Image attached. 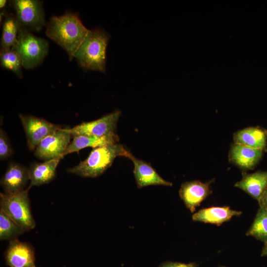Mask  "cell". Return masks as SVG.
I'll return each mask as SVG.
<instances>
[{
    "mask_svg": "<svg viewBox=\"0 0 267 267\" xmlns=\"http://www.w3.org/2000/svg\"><path fill=\"white\" fill-rule=\"evenodd\" d=\"M71 134L61 129L44 138L34 150V155L44 161L63 158V154L70 143Z\"/></svg>",
    "mask_w": 267,
    "mask_h": 267,
    "instance_id": "9c48e42d",
    "label": "cell"
},
{
    "mask_svg": "<svg viewBox=\"0 0 267 267\" xmlns=\"http://www.w3.org/2000/svg\"><path fill=\"white\" fill-rule=\"evenodd\" d=\"M127 158L134 164L133 172L138 188L157 185L172 186V183L163 179L150 164L136 158L130 152Z\"/></svg>",
    "mask_w": 267,
    "mask_h": 267,
    "instance_id": "4fadbf2b",
    "label": "cell"
},
{
    "mask_svg": "<svg viewBox=\"0 0 267 267\" xmlns=\"http://www.w3.org/2000/svg\"><path fill=\"white\" fill-rule=\"evenodd\" d=\"M30 181L29 169L15 162L10 163L0 179L4 193H15L25 189Z\"/></svg>",
    "mask_w": 267,
    "mask_h": 267,
    "instance_id": "8fae6325",
    "label": "cell"
},
{
    "mask_svg": "<svg viewBox=\"0 0 267 267\" xmlns=\"http://www.w3.org/2000/svg\"><path fill=\"white\" fill-rule=\"evenodd\" d=\"M25 231L12 219L0 210V239L12 240Z\"/></svg>",
    "mask_w": 267,
    "mask_h": 267,
    "instance_id": "7402d4cb",
    "label": "cell"
},
{
    "mask_svg": "<svg viewBox=\"0 0 267 267\" xmlns=\"http://www.w3.org/2000/svg\"><path fill=\"white\" fill-rule=\"evenodd\" d=\"M159 267H197L194 263L185 264L178 262H166L161 264Z\"/></svg>",
    "mask_w": 267,
    "mask_h": 267,
    "instance_id": "d4e9b609",
    "label": "cell"
},
{
    "mask_svg": "<svg viewBox=\"0 0 267 267\" xmlns=\"http://www.w3.org/2000/svg\"><path fill=\"white\" fill-rule=\"evenodd\" d=\"M241 214V212L232 210L228 206L212 207L199 210L192 215V218L195 222L220 225L233 216H239Z\"/></svg>",
    "mask_w": 267,
    "mask_h": 267,
    "instance_id": "e0dca14e",
    "label": "cell"
},
{
    "mask_svg": "<svg viewBox=\"0 0 267 267\" xmlns=\"http://www.w3.org/2000/svg\"></svg>",
    "mask_w": 267,
    "mask_h": 267,
    "instance_id": "f1b7e54d",
    "label": "cell"
},
{
    "mask_svg": "<svg viewBox=\"0 0 267 267\" xmlns=\"http://www.w3.org/2000/svg\"><path fill=\"white\" fill-rule=\"evenodd\" d=\"M28 186L13 194L0 193V207L3 211L25 231L34 229L36 222L30 208Z\"/></svg>",
    "mask_w": 267,
    "mask_h": 267,
    "instance_id": "5b68a950",
    "label": "cell"
},
{
    "mask_svg": "<svg viewBox=\"0 0 267 267\" xmlns=\"http://www.w3.org/2000/svg\"><path fill=\"white\" fill-rule=\"evenodd\" d=\"M109 39V34L103 30H89L74 55L79 64L86 70L105 72L106 47Z\"/></svg>",
    "mask_w": 267,
    "mask_h": 267,
    "instance_id": "7a4b0ae2",
    "label": "cell"
},
{
    "mask_svg": "<svg viewBox=\"0 0 267 267\" xmlns=\"http://www.w3.org/2000/svg\"><path fill=\"white\" fill-rule=\"evenodd\" d=\"M235 186L246 192L259 202L267 187V171L242 173V179Z\"/></svg>",
    "mask_w": 267,
    "mask_h": 267,
    "instance_id": "9a60e30c",
    "label": "cell"
},
{
    "mask_svg": "<svg viewBox=\"0 0 267 267\" xmlns=\"http://www.w3.org/2000/svg\"><path fill=\"white\" fill-rule=\"evenodd\" d=\"M246 235L267 244V210L260 207Z\"/></svg>",
    "mask_w": 267,
    "mask_h": 267,
    "instance_id": "44dd1931",
    "label": "cell"
},
{
    "mask_svg": "<svg viewBox=\"0 0 267 267\" xmlns=\"http://www.w3.org/2000/svg\"><path fill=\"white\" fill-rule=\"evenodd\" d=\"M11 48L19 55L23 67L29 69L37 67L43 61L48 53V45L44 39L21 28L16 42Z\"/></svg>",
    "mask_w": 267,
    "mask_h": 267,
    "instance_id": "277c9868",
    "label": "cell"
},
{
    "mask_svg": "<svg viewBox=\"0 0 267 267\" xmlns=\"http://www.w3.org/2000/svg\"><path fill=\"white\" fill-rule=\"evenodd\" d=\"M13 151L7 136L2 129L0 130V159L1 161L7 159L13 154Z\"/></svg>",
    "mask_w": 267,
    "mask_h": 267,
    "instance_id": "cb8c5ba5",
    "label": "cell"
},
{
    "mask_svg": "<svg viewBox=\"0 0 267 267\" xmlns=\"http://www.w3.org/2000/svg\"><path fill=\"white\" fill-rule=\"evenodd\" d=\"M119 140L118 135L103 137L87 135L76 136L73 137V140L67 147L63 154V157L68 154L78 152L80 150L88 147L94 148L117 143Z\"/></svg>",
    "mask_w": 267,
    "mask_h": 267,
    "instance_id": "ac0fdd59",
    "label": "cell"
},
{
    "mask_svg": "<svg viewBox=\"0 0 267 267\" xmlns=\"http://www.w3.org/2000/svg\"><path fill=\"white\" fill-rule=\"evenodd\" d=\"M11 5L21 28L39 32L45 26L43 2L38 0H13Z\"/></svg>",
    "mask_w": 267,
    "mask_h": 267,
    "instance_id": "8992f818",
    "label": "cell"
},
{
    "mask_svg": "<svg viewBox=\"0 0 267 267\" xmlns=\"http://www.w3.org/2000/svg\"><path fill=\"white\" fill-rule=\"evenodd\" d=\"M261 256L262 257L267 256V244L265 245L261 252Z\"/></svg>",
    "mask_w": 267,
    "mask_h": 267,
    "instance_id": "4316f807",
    "label": "cell"
},
{
    "mask_svg": "<svg viewBox=\"0 0 267 267\" xmlns=\"http://www.w3.org/2000/svg\"><path fill=\"white\" fill-rule=\"evenodd\" d=\"M7 1L5 0H0V9L3 8L6 5Z\"/></svg>",
    "mask_w": 267,
    "mask_h": 267,
    "instance_id": "83f0119b",
    "label": "cell"
},
{
    "mask_svg": "<svg viewBox=\"0 0 267 267\" xmlns=\"http://www.w3.org/2000/svg\"><path fill=\"white\" fill-rule=\"evenodd\" d=\"M211 193L210 183L199 180L184 182L179 190L180 198L192 213Z\"/></svg>",
    "mask_w": 267,
    "mask_h": 267,
    "instance_id": "7c38bea8",
    "label": "cell"
},
{
    "mask_svg": "<svg viewBox=\"0 0 267 267\" xmlns=\"http://www.w3.org/2000/svg\"><path fill=\"white\" fill-rule=\"evenodd\" d=\"M233 139L235 143L265 151L267 149V131L258 127L247 128L235 133Z\"/></svg>",
    "mask_w": 267,
    "mask_h": 267,
    "instance_id": "d6986e66",
    "label": "cell"
},
{
    "mask_svg": "<svg viewBox=\"0 0 267 267\" xmlns=\"http://www.w3.org/2000/svg\"><path fill=\"white\" fill-rule=\"evenodd\" d=\"M129 153L122 145L117 143L96 147L85 160L67 172L82 178H96L106 171L117 157H127Z\"/></svg>",
    "mask_w": 267,
    "mask_h": 267,
    "instance_id": "3957f363",
    "label": "cell"
},
{
    "mask_svg": "<svg viewBox=\"0 0 267 267\" xmlns=\"http://www.w3.org/2000/svg\"><path fill=\"white\" fill-rule=\"evenodd\" d=\"M61 158L34 163L29 168V187L40 186L50 182L55 178L56 168Z\"/></svg>",
    "mask_w": 267,
    "mask_h": 267,
    "instance_id": "2e32d148",
    "label": "cell"
},
{
    "mask_svg": "<svg viewBox=\"0 0 267 267\" xmlns=\"http://www.w3.org/2000/svg\"><path fill=\"white\" fill-rule=\"evenodd\" d=\"M1 66L14 72L18 78L22 77V64L18 53L13 49L0 50Z\"/></svg>",
    "mask_w": 267,
    "mask_h": 267,
    "instance_id": "603a6c76",
    "label": "cell"
},
{
    "mask_svg": "<svg viewBox=\"0 0 267 267\" xmlns=\"http://www.w3.org/2000/svg\"><path fill=\"white\" fill-rule=\"evenodd\" d=\"M5 259L10 267H36L33 248L30 244L17 239L9 241Z\"/></svg>",
    "mask_w": 267,
    "mask_h": 267,
    "instance_id": "30bf717a",
    "label": "cell"
},
{
    "mask_svg": "<svg viewBox=\"0 0 267 267\" xmlns=\"http://www.w3.org/2000/svg\"><path fill=\"white\" fill-rule=\"evenodd\" d=\"M21 28L15 15L6 13L2 23L0 50H7L15 44Z\"/></svg>",
    "mask_w": 267,
    "mask_h": 267,
    "instance_id": "ffe728a7",
    "label": "cell"
},
{
    "mask_svg": "<svg viewBox=\"0 0 267 267\" xmlns=\"http://www.w3.org/2000/svg\"><path fill=\"white\" fill-rule=\"evenodd\" d=\"M121 112L119 110L107 114L102 117L90 122H83L72 128L65 130L74 137L81 135L98 137L118 135L117 125Z\"/></svg>",
    "mask_w": 267,
    "mask_h": 267,
    "instance_id": "52a82bcc",
    "label": "cell"
},
{
    "mask_svg": "<svg viewBox=\"0 0 267 267\" xmlns=\"http://www.w3.org/2000/svg\"><path fill=\"white\" fill-rule=\"evenodd\" d=\"M29 149L35 150L40 142L47 136L62 129V126L31 115L19 114Z\"/></svg>",
    "mask_w": 267,
    "mask_h": 267,
    "instance_id": "ba28073f",
    "label": "cell"
},
{
    "mask_svg": "<svg viewBox=\"0 0 267 267\" xmlns=\"http://www.w3.org/2000/svg\"><path fill=\"white\" fill-rule=\"evenodd\" d=\"M259 204L260 207L267 210V187L261 198Z\"/></svg>",
    "mask_w": 267,
    "mask_h": 267,
    "instance_id": "484cf974",
    "label": "cell"
},
{
    "mask_svg": "<svg viewBox=\"0 0 267 267\" xmlns=\"http://www.w3.org/2000/svg\"><path fill=\"white\" fill-rule=\"evenodd\" d=\"M263 150L238 143H234L230 152V159L244 170L253 169L261 159Z\"/></svg>",
    "mask_w": 267,
    "mask_h": 267,
    "instance_id": "5bb4252c",
    "label": "cell"
},
{
    "mask_svg": "<svg viewBox=\"0 0 267 267\" xmlns=\"http://www.w3.org/2000/svg\"><path fill=\"white\" fill-rule=\"evenodd\" d=\"M89 31L78 14L67 11L50 18L46 25L45 34L67 52L71 60Z\"/></svg>",
    "mask_w": 267,
    "mask_h": 267,
    "instance_id": "6da1fadb",
    "label": "cell"
}]
</instances>
